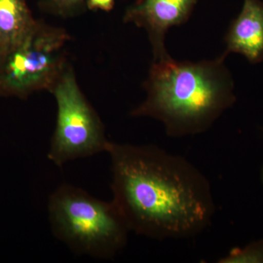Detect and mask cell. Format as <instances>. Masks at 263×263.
I'll list each match as a JSON object with an SVG mask.
<instances>
[{"instance_id": "6da1fadb", "label": "cell", "mask_w": 263, "mask_h": 263, "mask_svg": "<svg viewBox=\"0 0 263 263\" xmlns=\"http://www.w3.org/2000/svg\"><path fill=\"white\" fill-rule=\"evenodd\" d=\"M113 201L130 231L183 239L210 226L215 204L207 178L181 156L155 145L110 142Z\"/></svg>"}, {"instance_id": "7a4b0ae2", "label": "cell", "mask_w": 263, "mask_h": 263, "mask_svg": "<svg viewBox=\"0 0 263 263\" xmlns=\"http://www.w3.org/2000/svg\"><path fill=\"white\" fill-rule=\"evenodd\" d=\"M227 56L198 62L176 61L169 54L154 60L144 84L146 100L130 115L160 121L172 138L208 130L236 100Z\"/></svg>"}, {"instance_id": "3957f363", "label": "cell", "mask_w": 263, "mask_h": 263, "mask_svg": "<svg viewBox=\"0 0 263 263\" xmlns=\"http://www.w3.org/2000/svg\"><path fill=\"white\" fill-rule=\"evenodd\" d=\"M48 211L53 235L76 254L111 259L127 245L130 229L113 200L65 183L49 197Z\"/></svg>"}, {"instance_id": "277c9868", "label": "cell", "mask_w": 263, "mask_h": 263, "mask_svg": "<svg viewBox=\"0 0 263 263\" xmlns=\"http://www.w3.org/2000/svg\"><path fill=\"white\" fill-rule=\"evenodd\" d=\"M65 29L36 21L27 36L0 53V96L26 99L37 91L51 92L68 64Z\"/></svg>"}, {"instance_id": "5b68a950", "label": "cell", "mask_w": 263, "mask_h": 263, "mask_svg": "<svg viewBox=\"0 0 263 263\" xmlns=\"http://www.w3.org/2000/svg\"><path fill=\"white\" fill-rule=\"evenodd\" d=\"M57 106L56 127L48 158L58 167L107 152L109 141L98 113L83 94L68 65L52 90Z\"/></svg>"}, {"instance_id": "8992f818", "label": "cell", "mask_w": 263, "mask_h": 263, "mask_svg": "<svg viewBox=\"0 0 263 263\" xmlns=\"http://www.w3.org/2000/svg\"><path fill=\"white\" fill-rule=\"evenodd\" d=\"M199 0H138L127 8L125 23H133L148 32L154 60L167 56L165 34L171 27L186 23Z\"/></svg>"}, {"instance_id": "52a82bcc", "label": "cell", "mask_w": 263, "mask_h": 263, "mask_svg": "<svg viewBox=\"0 0 263 263\" xmlns=\"http://www.w3.org/2000/svg\"><path fill=\"white\" fill-rule=\"evenodd\" d=\"M226 55H243L250 63L263 61V2L243 0L239 15L230 24L226 36Z\"/></svg>"}, {"instance_id": "ba28073f", "label": "cell", "mask_w": 263, "mask_h": 263, "mask_svg": "<svg viewBox=\"0 0 263 263\" xmlns=\"http://www.w3.org/2000/svg\"><path fill=\"white\" fill-rule=\"evenodd\" d=\"M36 21L27 0H0V53L18 45Z\"/></svg>"}, {"instance_id": "9c48e42d", "label": "cell", "mask_w": 263, "mask_h": 263, "mask_svg": "<svg viewBox=\"0 0 263 263\" xmlns=\"http://www.w3.org/2000/svg\"><path fill=\"white\" fill-rule=\"evenodd\" d=\"M219 263H263V239L242 248H234L218 260Z\"/></svg>"}, {"instance_id": "30bf717a", "label": "cell", "mask_w": 263, "mask_h": 263, "mask_svg": "<svg viewBox=\"0 0 263 263\" xmlns=\"http://www.w3.org/2000/svg\"><path fill=\"white\" fill-rule=\"evenodd\" d=\"M86 0H40L41 10L61 17H70L80 12Z\"/></svg>"}, {"instance_id": "8fae6325", "label": "cell", "mask_w": 263, "mask_h": 263, "mask_svg": "<svg viewBox=\"0 0 263 263\" xmlns=\"http://www.w3.org/2000/svg\"><path fill=\"white\" fill-rule=\"evenodd\" d=\"M115 0H86V5L91 10L110 11L114 8Z\"/></svg>"}, {"instance_id": "7c38bea8", "label": "cell", "mask_w": 263, "mask_h": 263, "mask_svg": "<svg viewBox=\"0 0 263 263\" xmlns=\"http://www.w3.org/2000/svg\"><path fill=\"white\" fill-rule=\"evenodd\" d=\"M260 181H261V183H262V184L263 186V165H262V168H261V171H260Z\"/></svg>"}, {"instance_id": "4fadbf2b", "label": "cell", "mask_w": 263, "mask_h": 263, "mask_svg": "<svg viewBox=\"0 0 263 263\" xmlns=\"http://www.w3.org/2000/svg\"><path fill=\"white\" fill-rule=\"evenodd\" d=\"M262 131H263V129H262Z\"/></svg>"}]
</instances>
